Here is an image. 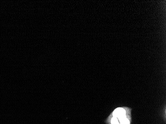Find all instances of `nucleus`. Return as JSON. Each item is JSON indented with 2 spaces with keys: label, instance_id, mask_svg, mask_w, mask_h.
<instances>
[{
  "label": "nucleus",
  "instance_id": "nucleus-1",
  "mask_svg": "<svg viewBox=\"0 0 166 124\" xmlns=\"http://www.w3.org/2000/svg\"><path fill=\"white\" fill-rule=\"evenodd\" d=\"M126 111L125 109L122 108H119L115 109L113 113V115L115 117L118 118L120 122L123 120L125 119H126Z\"/></svg>",
  "mask_w": 166,
  "mask_h": 124
},
{
  "label": "nucleus",
  "instance_id": "nucleus-2",
  "mask_svg": "<svg viewBox=\"0 0 166 124\" xmlns=\"http://www.w3.org/2000/svg\"><path fill=\"white\" fill-rule=\"evenodd\" d=\"M111 124H119L117 119L115 117H113V118L111 119Z\"/></svg>",
  "mask_w": 166,
  "mask_h": 124
},
{
  "label": "nucleus",
  "instance_id": "nucleus-3",
  "mask_svg": "<svg viewBox=\"0 0 166 124\" xmlns=\"http://www.w3.org/2000/svg\"><path fill=\"white\" fill-rule=\"evenodd\" d=\"M120 124H129V121L127 119H125L120 122Z\"/></svg>",
  "mask_w": 166,
  "mask_h": 124
}]
</instances>
